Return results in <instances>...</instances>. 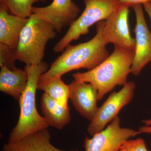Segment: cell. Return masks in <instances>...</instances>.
Here are the masks:
<instances>
[{"label": "cell", "instance_id": "1", "mask_svg": "<svg viewBox=\"0 0 151 151\" xmlns=\"http://www.w3.org/2000/svg\"><path fill=\"white\" fill-rule=\"evenodd\" d=\"M105 20L97 23L96 34L90 40L75 45H68L62 54L51 63L48 70L39 79L40 90L49 81L72 70L85 68L91 70L110 55L103 35Z\"/></svg>", "mask_w": 151, "mask_h": 151}, {"label": "cell", "instance_id": "2", "mask_svg": "<svg viewBox=\"0 0 151 151\" xmlns=\"http://www.w3.org/2000/svg\"><path fill=\"white\" fill-rule=\"evenodd\" d=\"M134 55V52L114 46L113 52L96 67L72 76L76 81L92 84L98 91V101H100L116 86L127 83Z\"/></svg>", "mask_w": 151, "mask_h": 151}, {"label": "cell", "instance_id": "3", "mask_svg": "<svg viewBox=\"0 0 151 151\" xmlns=\"http://www.w3.org/2000/svg\"><path fill=\"white\" fill-rule=\"evenodd\" d=\"M49 68L48 64L44 62L25 66L24 69L28 74L27 84L18 101L20 111L17 124L12 130L8 142H15L30 134L49 127L46 120L38 113L35 100L39 79Z\"/></svg>", "mask_w": 151, "mask_h": 151}, {"label": "cell", "instance_id": "4", "mask_svg": "<svg viewBox=\"0 0 151 151\" xmlns=\"http://www.w3.org/2000/svg\"><path fill=\"white\" fill-rule=\"evenodd\" d=\"M50 23L32 14L22 30L16 48L17 60L26 65L42 62L47 43L56 35Z\"/></svg>", "mask_w": 151, "mask_h": 151}, {"label": "cell", "instance_id": "5", "mask_svg": "<svg viewBox=\"0 0 151 151\" xmlns=\"http://www.w3.org/2000/svg\"><path fill=\"white\" fill-rule=\"evenodd\" d=\"M84 12L55 45L53 48L55 52L63 51L71 42L87 34L92 25L107 19L122 5L119 0H84Z\"/></svg>", "mask_w": 151, "mask_h": 151}, {"label": "cell", "instance_id": "6", "mask_svg": "<svg viewBox=\"0 0 151 151\" xmlns=\"http://www.w3.org/2000/svg\"><path fill=\"white\" fill-rule=\"evenodd\" d=\"M136 84L133 81L127 82L118 92H112L98 108L95 116L90 122L87 132L90 136L104 129L109 123L118 116L120 111L132 101Z\"/></svg>", "mask_w": 151, "mask_h": 151}, {"label": "cell", "instance_id": "7", "mask_svg": "<svg viewBox=\"0 0 151 151\" xmlns=\"http://www.w3.org/2000/svg\"><path fill=\"white\" fill-rule=\"evenodd\" d=\"M119 116L101 132L84 140L85 151H118L126 141L139 134L138 131L122 128Z\"/></svg>", "mask_w": 151, "mask_h": 151}, {"label": "cell", "instance_id": "8", "mask_svg": "<svg viewBox=\"0 0 151 151\" xmlns=\"http://www.w3.org/2000/svg\"><path fill=\"white\" fill-rule=\"evenodd\" d=\"M129 8L122 5L105 20L103 35L107 43L135 52V39L129 28Z\"/></svg>", "mask_w": 151, "mask_h": 151}, {"label": "cell", "instance_id": "9", "mask_svg": "<svg viewBox=\"0 0 151 151\" xmlns=\"http://www.w3.org/2000/svg\"><path fill=\"white\" fill-rule=\"evenodd\" d=\"M142 4H137L132 8L134 11L136 23L135 49L131 73L135 76L140 73L146 65L151 62V33L147 25Z\"/></svg>", "mask_w": 151, "mask_h": 151}, {"label": "cell", "instance_id": "10", "mask_svg": "<svg viewBox=\"0 0 151 151\" xmlns=\"http://www.w3.org/2000/svg\"><path fill=\"white\" fill-rule=\"evenodd\" d=\"M80 12V9L72 0H53L47 6L32 8V14L51 23L58 32H61L65 27L70 26Z\"/></svg>", "mask_w": 151, "mask_h": 151}, {"label": "cell", "instance_id": "11", "mask_svg": "<svg viewBox=\"0 0 151 151\" xmlns=\"http://www.w3.org/2000/svg\"><path fill=\"white\" fill-rule=\"evenodd\" d=\"M70 100L82 117L91 122L98 111V91L92 84L74 80L70 84Z\"/></svg>", "mask_w": 151, "mask_h": 151}, {"label": "cell", "instance_id": "12", "mask_svg": "<svg viewBox=\"0 0 151 151\" xmlns=\"http://www.w3.org/2000/svg\"><path fill=\"white\" fill-rule=\"evenodd\" d=\"M28 20V18L10 13L7 7L0 3V42L16 48L21 32Z\"/></svg>", "mask_w": 151, "mask_h": 151}, {"label": "cell", "instance_id": "13", "mask_svg": "<svg viewBox=\"0 0 151 151\" xmlns=\"http://www.w3.org/2000/svg\"><path fill=\"white\" fill-rule=\"evenodd\" d=\"M48 129H44L30 134L15 142L5 144L1 151H79L58 148L51 144Z\"/></svg>", "mask_w": 151, "mask_h": 151}, {"label": "cell", "instance_id": "14", "mask_svg": "<svg viewBox=\"0 0 151 151\" xmlns=\"http://www.w3.org/2000/svg\"><path fill=\"white\" fill-rule=\"evenodd\" d=\"M27 81L28 74L24 69L18 68L10 69L1 66L0 90L18 101L26 87Z\"/></svg>", "mask_w": 151, "mask_h": 151}, {"label": "cell", "instance_id": "15", "mask_svg": "<svg viewBox=\"0 0 151 151\" xmlns=\"http://www.w3.org/2000/svg\"><path fill=\"white\" fill-rule=\"evenodd\" d=\"M40 107L43 117L49 127L61 130L70 123L71 118L69 107L60 105L44 92L41 98Z\"/></svg>", "mask_w": 151, "mask_h": 151}, {"label": "cell", "instance_id": "16", "mask_svg": "<svg viewBox=\"0 0 151 151\" xmlns=\"http://www.w3.org/2000/svg\"><path fill=\"white\" fill-rule=\"evenodd\" d=\"M42 90L60 105L68 108V100L70 99V90L69 85L64 83L61 77H58L49 81L41 87Z\"/></svg>", "mask_w": 151, "mask_h": 151}, {"label": "cell", "instance_id": "17", "mask_svg": "<svg viewBox=\"0 0 151 151\" xmlns=\"http://www.w3.org/2000/svg\"><path fill=\"white\" fill-rule=\"evenodd\" d=\"M46 0H0L14 15L28 18L32 14L33 5L36 3L45 2Z\"/></svg>", "mask_w": 151, "mask_h": 151}, {"label": "cell", "instance_id": "18", "mask_svg": "<svg viewBox=\"0 0 151 151\" xmlns=\"http://www.w3.org/2000/svg\"><path fill=\"white\" fill-rule=\"evenodd\" d=\"M16 49L11 48L4 44L0 42V66H4L10 69L16 68L17 60Z\"/></svg>", "mask_w": 151, "mask_h": 151}, {"label": "cell", "instance_id": "19", "mask_svg": "<svg viewBox=\"0 0 151 151\" xmlns=\"http://www.w3.org/2000/svg\"><path fill=\"white\" fill-rule=\"evenodd\" d=\"M118 151H149L145 142L140 138L129 139L124 143Z\"/></svg>", "mask_w": 151, "mask_h": 151}, {"label": "cell", "instance_id": "20", "mask_svg": "<svg viewBox=\"0 0 151 151\" xmlns=\"http://www.w3.org/2000/svg\"><path fill=\"white\" fill-rule=\"evenodd\" d=\"M119 1L123 5L129 7L137 4H143L145 3L151 2V0H119Z\"/></svg>", "mask_w": 151, "mask_h": 151}, {"label": "cell", "instance_id": "21", "mask_svg": "<svg viewBox=\"0 0 151 151\" xmlns=\"http://www.w3.org/2000/svg\"><path fill=\"white\" fill-rule=\"evenodd\" d=\"M144 126L140 127L138 130L139 134H151V118L148 120H144Z\"/></svg>", "mask_w": 151, "mask_h": 151}, {"label": "cell", "instance_id": "22", "mask_svg": "<svg viewBox=\"0 0 151 151\" xmlns=\"http://www.w3.org/2000/svg\"><path fill=\"white\" fill-rule=\"evenodd\" d=\"M142 5L145 11L148 14L151 21V2L145 3Z\"/></svg>", "mask_w": 151, "mask_h": 151}]
</instances>
